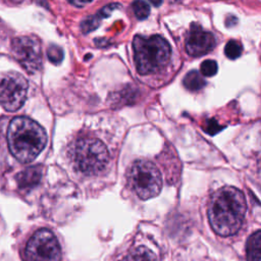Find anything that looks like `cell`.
I'll return each instance as SVG.
<instances>
[{
	"label": "cell",
	"mask_w": 261,
	"mask_h": 261,
	"mask_svg": "<svg viewBox=\"0 0 261 261\" xmlns=\"http://www.w3.org/2000/svg\"><path fill=\"white\" fill-rule=\"evenodd\" d=\"M244 194L234 187H223L211 197L208 206V218L213 230L222 237L237 233L246 214Z\"/></svg>",
	"instance_id": "6da1fadb"
},
{
	"label": "cell",
	"mask_w": 261,
	"mask_h": 261,
	"mask_svg": "<svg viewBox=\"0 0 261 261\" xmlns=\"http://www.w3.org/2000/svg\"><path fill=\"white\" fill-rule=\"evenodd\" d=\"M7 143L15 159L21 163H29L45 148L47 135L35 120L19 116L12 119L8 126Z\"/></svg>",
	"instance_id": "7a4b0ae2"
},
{
	"label": "cell",
	"mask_w": 261,
	"mask_h": 261,
	"mask_svg": "<svg viewBox=\"0 0 261 261\" xmlns=\"http://www.w3.org/2000/svg\"><path fill=\"white\" fill-rule=\"evenodd\" d=\"M134 59L137 71L142 74H151L162 69L170 58V46L160 36H136L133 41Z\"/></svg>",
	"instance_id": "3957f363"
},
{
	"label": "cell",
	"mask_w": 261,
	"mask_h": 261,
	"mask_svg": "<svg viewBox=\"0 0 261 261\" xmlns=\"http://www.w3.org/2000/svg\"><path fill=\"white\" fill-rule=\"evenodd\" d=\"M74 166L84 174L97 175L109 163V153L102 141L96 138H83L76 141L71 151Z\"/></svg>",
	"instance_id": "277c9868"
},
{
	"label": "cell",
	"mask_w": 261,
	"mask_h": 261,
	"mask_svg": "<svg viewBox=\"0 0 261 261\" xmlns=\"http://www.w3.org/2000/svg\"><path fill=\"white\" fill-rule=\"evenodd\" d=\"M127 181L132 190L142 200L157 196L162 188L159 169L148 160L135 161L127 171Z\"/></svg>",
	"instance_id": "5b68a950"
},
{
	"label": "cell",
	"mask_w": 261,
	"mask_h": 261,
	"mask_svg": "<svg viewBox=\"0 0 261 261\" xmlns=\"http://www.w3.org/2000/svg\"><path fill=\"white\" fill-rule=\"evenodd\" d=\"M21 256L24 261H60L61 250L54 233L41 228L27 241Z\"/></svg>",
	"instance_id": "8992f818"
},
{
	"label": "cell",
	"mask_w": 261,
	"mask_h": 261,
	"mask_svg": "<svg viewBox=\"0 0 261 261\" xmlns=\"http://www.w3.org/2000/svg\"><path fill=\"white\" fill-rule=\"evenodd\" d=\"M28 81L18 72H9L0 80V104L7 111L19 109L28 93Z\"/></svg>",
	"instance_id": "52a82bcc"
},
{
	"label": "cell",
	"mask_w": 261,
	"mask_h": 261,
	"mask_svg": "<svg viewBox=\"0 0 261 261\" xmlns=\"http://www.w3.org/2000/svg\"><path fill=\"white\" fill-rule=\"evenodd\" d=\"M14 58L28 72H36L42 65L41 43L36 37L14 38L11 43Z\"/></svg>",
	"instance_id": "ba28073f"
},
{
	"label": "cell",
	"mask_w": 261,
	"mask_h": 261,
	"mask_svg": "<svg viewBox=\"0 0 261 261\" xmlns=\"http://www.w3.org/2000/svg\"><path fill=\"white\" fill-rule=\"evenodd\" d=\"M214 47V36L211 33L202 30L198 24H192L186 41L187 52L191 56L200 57L210 52Z\"/></svg>",
	"instance_id": "9c48e42d"
},
{
	"label": "cell",
	"mask_w": 261,
	"mask_h": 261,
	"mask_svg": "<svg viewBox=\"0 0 261 261\" xmlns=\"http://www.w3.org/2000/svg\"><path fill=\"white\" fill-rule=\"evenodd\" d=\"M41 176L42 168L40 166H32L19 172L16 176V179L20 188L31 189L39 184Z\"/></svg>",
	"instance_id": "30bf717a"
},
{
	"label": "cell",
	"mask_w": 261,
	"mask_h": 261,
	"mask_svg": "<svg viewBox=\"0 0 261 261\" xmlns=\"http://www.w3.org/2000/svg\"><path fill=\"white\" fill-rule=\"evenodd\" d=\"M120 261H156L155 254L145 246L132 248Z\"/></svg>",
	"instance_id": "8fae6325"
},
{
	"label": "cell",
	"mask_w": 261,
	"mask_h": 261,
	"mask_svg": "<svg viewBox=\"0 0 261 261\" xmlns=\"http://www.w3.org/2000/svg\"><path fill=\"white\" fill-rule=\"evenodd\" d=\"M260 230L255 231L247 243L248 261H260Z\"/></svg>",
	"instance_id": "7c38bea8"
},
{
	"label": "cell",
	"mask_w": 261,
	"mask_h": 261,
	"mask_svg": "<svg viewBox=\"0 0 261 261\" xmlns=\"http://www.w3.org/2000/svg\"><path fill=\"white\" fill-rule=\"evenodd\" d=\"M182 83L186 89L190 91H198L202 89L206 84L202 75L196 70H191L190 72H188L184 77Z\"/></svg>",
	"instance_id": "4fadbf2b"
},
{
	"label": "cell",
	"mask_w": 261,
	"mask_h": 261,
	"mask_svg": "<svg viewBox=\"0 0 261 261\" xmlns=\"http://www.w3.org/2000/svg\"><path fill=\"white\" fill-rule=\"evenodd\" d=\"M133 9L138 19L143 20L148 17L150 12V6L144 0H135L133 2Z\"/></svg>",
	"instance_id": "5bb4252c"
},
{
	"label": "cell",
	"mask_w": 261,
	"mask_h": 261,
	"mask_svg": "<svg viewBox=\"0 0 261 261\" xmlns=\"http://www.w3.org/2000/svg\"><path fill=\"white\" fill-rule=\"evenodd\" d=\"M242 51H243V48H242L241 44L234 40L228 41L224 47V53H225L226 57L231 60L240 57L242 54Z\"/></svg>",
	"instance_id": "9a60e30c"
},
{
	"label": "cell",
	"mask_w": 261,
	"mask_h": 261,
	"mask_svg": "<svg viewBox=\"0 0 261 261\" xmlns=\"http://www.w3.org/2000/svg\"><path fill=\"white\" fill-rule=\"evenodd\" d=\"M200 69H201V73L204 76H213L217 73L218 66H217L216 61L208 59V60H205L204 62L201 63Z\"/></svg>",
	"instance_id": "2e32d148"
},
{
	"label": "cell",
	"mask_w": 261,
	"mask_h": 261,
	"mask_svg": "<svg viewBox=\"0 0 261 261\" xmlns=\"http://www.w3.org/2000/svg\"><path fill=\"white\" fill-rule=\"evenodd\" d=\"M100 24V17L97 15L94 16H89L83 20L81 23V29L84 33H89L97 29Z\"/></svg>",
	"instance_id": "e0dca14e"
},
{
	"label": "cell",
	"mask_w": 261,
	"mask_h": 261,
	"mask_svg": "<svg viewBox=\"0 0 261 261\" xmlns=\"http://www.w3.org/2000/svg\"><path fill=\"white\" fill-rule=\"evenodd\" d=\"M47 56L53 63H60L63 59V50L57 45H51L47 50Z\"/></svg>",
	"instance_id": "ac0fdd59"
},
{
	"label": "cell",
	"mask_w": 261,
	"mask_h": 261,
	"mask_svg": "<svg viewBox=\"0 0 261 261\" xmlns=\"http://www.w3.org/2000/svg\"><path fill=\"white\" fill-rule=\"evenodd\" d=\"M226 20H227L226 23H225L226 27H232V25H234L237 23V17H234L232 15H229Z\"/></svg>",
	"instance_id": "d6986e66"
},
{
	"label": "cell",
	"mask_w": 261,
	"mask_h": 261,
	"mask_svg": "<svg viewBox=\"0 0 261 261\" xmlns=\"http://www.w3.org/2000/svg\"><path fill=\"white\" fill-rule=\"evenodd\" d=\"M71 4L75 5V6H83L87 1L86 0H68Z\"/></svg>",
	"instance_id": "ffe728a7"
},
{
	"label": "cell",
	"mask_w": 261,
	"mask_h": 261,
	"mask_svg": "<svg viewBox=\"0 0 261 261\" xmlns=\"http://www.w3.org/2000/svg\"><path fill=\"white\" fill-rule=\"evenodd\" d=\"M150 3H152L154 6H159L162 3V0H149Z\"/></svg>",
	"instance_id": "44dd1931"
}]
</instances>
